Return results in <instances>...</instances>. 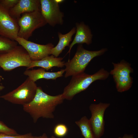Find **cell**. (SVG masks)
I'll use <instances>...</instances> for the list:
<instances>
[{"label":"cell","instance_id":"6da1fadb","mask_svg":"<svg viewBox=\"0 0 138 138\" xmlns=\"http://www.w3.org/2000/svg\"><path fill=\"white\" fill-rule=\"evenodd\" d=\"M64 100L62 94L55 96L44 92L41 87H38L35 96L30 103L23 106V110L29 114L34 123L40 118L52 119L56 107Z\"/></svg>","mask_w":138,"mask_h":138},{"label":"cell","instance_id":"7a4b0ae2","mask_svg":"<svg viewBox=\"0 0 138 138\" xmlns=\"http://www.w3.org/2000/svg\"><path fill=\"white\" fill-rule=\"evenodd\" d=\"M109 75L108 72L101 68L93 74L84 72L72 76L69 83L64 89L63 97L64 99L71 100L76 95L86 90L94 82L106 79Z\"/></svg>","mask_w":138,"mask_h":138},{"label":"cell","instance_id":"3957f363","mask_svg":"<svg viewBox=\"0 0 138 138\" xmlns=\"http://www.w3.org/2000/svg\"><path fill=\"white\" fill-rule=\"evenodd\" d=\"M107 50L106 48H103L98 51H90L84 49L81 44H79L73 57L64 63L66 67L64 77L67 78L84 72L92 59L103 54Z\"/></svg>","mask_w":138,"mask_h":138},{"label":"cell","instance_id":"277c9868","mask_svg":"<svg viewBox=\"0 0 138 138\" xmlns=\"http://www.w3.org/2000/svg\"><path fill=\"white\" fill-rule=\"evenodd\" d=\"M37 87L35 82L28 77L17 88L0 96V98L12 103L23 106L32 100L36 95Z\"/></svg>","mask_w":138,"mask_h":138},{"label":"cell","instance_id":"5b68a950","mask_svg":"<svg viewBox=\"0 0 138 138\" xmlns=\"http://www.w3.org/2000/svg\"><path fill=\"white\" fill-rule=\"evenodd\" d=\"M31 61L27 51L21 45H17L8 52L0 55V67L5 71L21 66L27 68Z\"/></svg>","mask_w":138,"mask_h":138},{"label":"cell","instance_id":"8992f818","mask_svg":"<svg viewBox=\"0 0 138 138\" xmlns=\"http://www.w3.org/2000/svg\"><path fill=\"white\" fill-rule=\"evenodd\" d=\"M17 22L19 27L18 37L27 40L35 30L47 24L40 10L23 14Z\"/></svg>","mask_w":138,"mask_h":138},{"label":"cell","instance_id":"52a82bcc","mask_svg":"<svg viewBox=\"0 0 138 138\" xmlns=\"http://www.w3.org/2000/svg\"><path fill=\"white\" fill-rule=\"evenodd\" d=\"M112 64L113 68L109 73L112 76L117 91L122 93L128 90L133 83L130 74L134 70L131 64L124 60L117 63L112 62Z\"/></svg>","mask_w":138,"mask_h":138},{"label":"cell","instance_id":"ba28073f","mask_svg":"<svg viewBox=\"0 0 138 138\" xmlns=\"http://www.w3.org/2000/svg\"><path fill=\"white\" fill-rule=\"evenodd\" d=\"M110 105V103L100 102L98 104L92 103L89 106L91 116L89 120L94 138H101L104 134V113Z\"/></svg>","mask_w":138,"mask_h":138},{"label":"cell","instance_id":"9c48e42d","mask_svg":"<svg viewBox=\"0 0 138 138\" xmlns=\"http://www.w3.org/2000/svg\"><path fill=\"white\" fill-rule=\"evenodd\" d=\"M40 11L47 24L53 27L63 24L64 14L55 0H40Z\"/></svg>","mask_w":138,"mask_h":138},{"label":"cell","instance_id":"30bf717a","mask_svg":"<svg viewBox=\"0 0 138 138\" xmlns=\"http://www.w3.org/2000/svg\"><path fill=\"white\" fill-rule=\"evenodd\" d=\"M19 29L17 20L11 16L9 11L0 3V35L15 40Z\"/></svg>","mask_w":138,"mask_h":138},{"label":"cell","instance_id":"8fae6325","mask_svg":"<svg viewBox=\"0 0 138 138\" xmlns=\"http://www.w3.org/2000/svg\"><path fill=\"white\" fill-rule=\"evenodd\" d=\"M15 40L26 50L32 61L39 60L49 55L54 47L51 43L40 44L18 37Z\"/></svg>","mask_w":138,"mask_h":138},{"label":"cell","instance_id":"7c38bea8","mask_svg":"<svg viewBox=\"0 0 138 138\" xmlns=\"http://www.w3.org/2000/svg\"><path fill=\"white\" fill-rule=\"evenodd\" d=\"M40 0H19L13 8L9 10L11 16L16 20L21 17V14L40 10Z\"/></svg>","mask_w":138,"mask_h":138},{"label":"cell","instance_id":"4fadbf2b","mask_svg":"<svg viewBox=\"0 0 138 138\" xmlns=\"http://www.w3.org/2000/svg\"><path fill=\"white\" fill-rule=\"evenodd\" d=\"M76 26V35L73 42L69 46V49L67 53L70 52L72 47L75 44L85 43L89 45L92 42L93 36L88 26L83 22L77 23Z\"/></svg>","mask_w":138,"mask_h":138},{"label":"cell","instance_id":"5bb4252c","mask_svg":"<svg viewBox=\"0 0 138 138\" xmlns=\"http://www.w3.org/2000/svg\"><path fill=\"white\" fill-rule=\"evenodd\" d=\"M45 70L42 68L32 70H27L24 72V74L35 82L37 80L42 78L55 80L57 78L62 76L63 74L65 72V69H62L56 72H47L45 71Z\"/></svg>","mask_w":138,"mask_h":138},{"label":"cell","instance_id":"9a60e30c","mask_svg":"<svg viewBox=\"0 0 138 138\" xmlns=\"http://www.w3.org/2000/svg\"><path fill=\"white\" fill-rule=\"evenodd\" d=\"M63 58L56 57L53 55H48L41 60L32 61L27 70L35 67H40L48 71L53 67H62L64 66V62L62 61Z\"/></svg>","mask_w":138,"mask_h":138},{"label":"cell","instance_id":"2e32d148","mask_svg":"<svg viewBox=\"0 0 138 138\" xmlns=\"http://www.w3.org/2000/svg\"><path fill=\"white\" fill-rule=\"evenodd\" d=\"M76 32V27L73 28L70 31L66 34H63L58 32L59 42L57 45L52 49L51 54L57 57L66 46H70L72 36Z\"/></svg>","mask_w":138,"mask_h":138},{"label":"cell","instance_id":"e0dca14e","mask_svg":"<svg viewBox=\"0 0 138 138\" xmlns=\"http://www.w3.org/2000/svg\"><path fill=\"white\" fill-rule=\"evenodd\" d=\"M80 130L81 134L84 138H94L89 119L86 116L83 117L75 122Z\"/></svg>","mask_w":138,"mask_h":138},{"label":"cell","instance_id":"ac0fdd59","mask_svg":"<svg viewBox=\"0 0 138 138\" xmlns=\"http://www.w3.org/2000/svg\"><path fill=\"white\" fill-rule=\"evenodd\" d=\"M15 40L0 35V55L6 53L17 45Z\"/></svg>","mask_w":138,"mask_h":138},{"label":"cell","instance_id":"d6986e66","mask_svg":"<svg viewBox=\"0 0 138 138\" xmlns=\"http://www.w3.org/2000/svg\"><path fill=\"white\" fill-rule=\"evenodd\" d=\"M68 129L66 126L62 123L56 124L53 129V133L54 135L59 137H63L67 134Z\"/></svg>","mask_w":138,"mask_h":138},{"label":"cell","instance_id":"ffe728a7","mask_svg":"<svg viewBox=\"0 0 138 138\" xmlns=\"http://www.w3.org/2000/svg\"><path fill=\"white\" fill-rule=\"evenodd\" d=\"M0 133L10 135H17L19 134L16 130L9 128L3 122L0 121Z\"/></svg>","mask_w":138,"mask_h":138},{"label":"cell","instance_id":"44dd1931","mask_svg":"<svg viewBox=\"0 0 138 138\" xmlns=\"http://www.w3.org/2000/svg\"><path fill=\"white\" fill-rule=\"evenodd\" d=\"M39 136H34L31 133L17 135H10L0 133V138H38Z\"/></svg>","mask_w":138,"mask_h":138},{"label":"cell","instance_id":"7402d4cb","mask_svg":"<svg viewBox=\"0 0 138 138\" xmlns=\"http://www.w3.org/2000/svg\"><path fill=\"white\" fill-rule=\"evenodd\" d=\"M19 0H0V3L6 9L9 10L14 7Z\"/></svg>","mask_w":138,"mask_h":138},{"label":"cell","instance_id":"603a6c76","mask_svg":"<svg viewBox=\"0 0 138 138\" xmlns=\"http://www.w3.org/2000/svg\"><path fill=\"white\" fill-rule=\"evenodd\" d=\"M117 138H134V137L133 135L125 134L122 137H119Z\"/></svg>","mask_w":138,"mask_h":138},{"label":"cell","instance_id":"cb8c5ba5","mask_svg":"<svg viewBox=\"0 0 138 138\" xmlns=\"http://www.w3.org/2000/svg\"><path fill=\"white\" fill-rule=\"evenodd\" d=\"M38 138H50V137H48L45 133H44Z\"/></svg>","mask_w":138,"mask_h":138},{"label":"cell","instance_id":"d4e9b609","mask_svg":"<svg viewBox=\"0 0 138 138\" xmlns=\"http://www.w3.org/2000/svg\"><path fill=\"white\" fill-rule=\"evenodd\" d=\"M55 1L58 4L63 2L64 1L63 0H55Z\"/></svg>","mask_w":138,"mask_h":138},{"label":"cell","instance_id":"484cf974","mask_svg":"<svg viewBox=\"0 0 138 138\" xmlns=\"http://www.w3.org/2000/svg\"><path fill=\"white\" fill-rule=\"evenodd\" d=\"M5 88V87L3 86L0 85V91L3 89Z\"/></svg>","mask_w":138,"mask_h":138},{"label":"cell","instance_id":"4316f807","mask_svg":"<svg viewBox=\"0 0 138 138\" xmlns=\"http://www.w3.org/2000/svg\"><path fill=\"white\" fill-rule=\"evenodd\" d=\"M3 79V78L0 75V82L1 81L2 79Z\"/></svg>","mask_w":138,"mask_h":138},{"label":"cell","instance_id":"83f0119b","mask_svg":"<svg viewBox=\"0 0 138 138\" xmlns=\"http://www.w3.org/2000/svg\"><path fill=\"white\" fill-rule=\"evenodd\" d=\"M50 138H56V137L53 135L51 136L50 137Z\"/></svg>","mask_w":138,"mask_h":138},{"label":"cell","instance_id":"f1b7e54d","mask_svg":"<svg viewBox=\"0 0 138 138\" xmlns=\"http://www.w3.org/2000/svg\"></svg>","mask_w":138,"mask_h":138}]
</instances>
